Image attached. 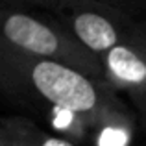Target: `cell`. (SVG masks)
I'll return each mask as SVG.
<instances>
[{
  "instance_id": "obj_7",
  "label": "cell",
  "mask_w": 146,
  "mask_h": 146,
  "mask_svg": "<svg viewBox=\"0 0 146 146\" xmlns=\"http://www.w3.org/2000/svg\"><path fill=\"white\" fill-rule=\"evenodd\" d=\"M129 98H131L133 106L137 107V111H139L141 115V120H143V124L146 126V87L143 91H137V93H131L129 94Z\"/></svg>"
},
{
  "instance_id": "obj_1",
  "label": "cell",
  "mask_w": 146,
  "mask_h": 146,
  "mask_svg": "<svg viewBox=\"0 0 146 146\" xmlns=\"http://www.w3.org/2000/svg\"><path fill=\"white\" fill-rule=\"evenodd\" d=\"M0 93L39 113L65 109L91 126V137L107 124H133L126 106L106 82L61 61L33 56L0 41Z\"/></svg>"
},
{
  "instance_id": "obj_3",
  "label": "cell",
  "mask_w": 146,
  "mask_h": 146,
  "mask_svg": "<svg viewBox=\"0 0 146 146\" xmlns=\"http://www.w3.org/2000/svg\"><path fill=\"white\" fill-rule=\"evenodd\" d=\"M59 26L94 57L126 39L146 37V26L133 13L104 4H78L59 9Z\"/></svg>"
},
{
  "instance_id": "obj_2",
  "label": "cell",
  "mask_w": 146,
  "mask_h": 146,
  "mask_svg": "<svg viewBox=\"0 0 146 146\" xmlns=\"http://www.w3.org/2000/svg\"><path fill=\"white\" fill-rule=\"evenodd\" d=\"M0 41L21 52L61 61L104 82L100 59L80 46L59 24L33 17L7 0H0Z\"/></svg>"
},
{
  "instance_id": "obj_5",
  "label": "cell",
  "mask_w": 146,
  "mask_h": 146,
  "mask_svg": "<svg viewBox=\"0 0 146 146\" xmlns=\"http://www.w3.org/2000/svg\"><path fill=\"white\" fill-rule=\"evenodd\" d=\"M0 146H76L59 135L44 133L33 122L21 117L0 120Z\"/></svg>"
},
{
  "instance_id": "obj_4",
  "label": "cell",
  "mask_w": 146,
  "mask_h": 146,
  "mask_svg": "<svg viewBox=\"0 0 146 146\" xmlns=\"http://www.w3.org/2000/svg\"><path fill=\"white\" fill-rule=\"evenodd\" d=\"M104 82L128 94L146 87V37L126 39L98 57Z\"/></svg>"
},
{
  "instance_id": "obj_6",
  "label": "cell",
  "mask_w": 146,
  "mask_h": 146,
  "mask_svg": "<svg viewBox=\"0 0 146 146\" xmlns=\"http://www.w3.org/2000/svg\"><path fill=\"white\" fill-rule=\"evenodd\" d=\"M28 2H35L41 6H48L54 9H65L70 6H78V4H104V6L118 7V9L129 11V13H139L146 9V0H28Z\"/></svg>"
}]
</instances>
